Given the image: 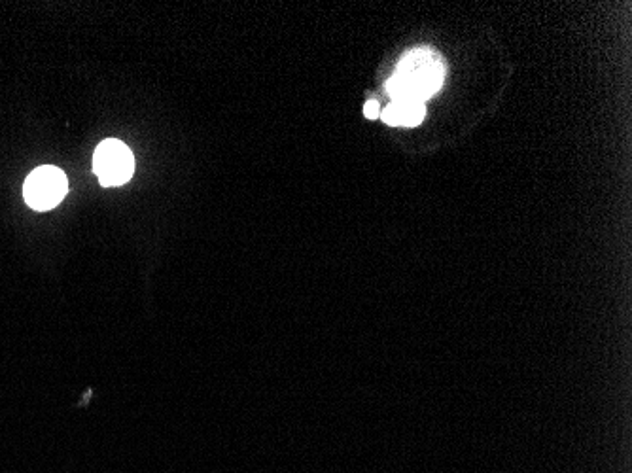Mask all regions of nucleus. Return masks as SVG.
<instances>
[{
	"mask_svg": "<svg viewBox=\"0 0 632 473\" xmlns=\"http://www.w3.org/2000/svg\"><path fill=\"white\" fill-rule=\"evenodd\" d=\"M443 84V69L438 57L428 50L407 53L396 76L390 78L388 91L394 99H428Z\"/></svg>",
	"mask_w": 632,
	"mask_h": 473,
	"instance_id": "f257e3e1",
	"label": "nucleus"
},
{
	"mask_svg": "<svg viewBox=\"0 0 632 473\" xmlns=\"http://www.w3.org/2000/svg\"><path fill=\"white\" fill-rule=\"evenodd\" d=\"M67 190L69 180L65 173L52 165H44L27 176L23 186V197L31 209L50 211L63 201Z\"/></svg>",
	"mask_w": 632,
	"mask_h": 473,
	"instance_id": "f03ea898",
	"label": "nucleus"
},
{
	"mask_svg": "<svg viewBox=\"0 0 632 473\" xmlns=\"http://www.w3.org/2000/svg\"><path fill=\"white\" fill-rule=\"evenodd\" d=\"M93 169L105 188L122 186L133 176L135 159L123 142L108 139L97 146L93 156Z\"/></svg>",
	"mask_w": 632,
	"mask_h": 473,
	"instance_id": "7ed1b4c3",
	"label": "nucleus"
},
{
	"mask_svg": "<svg viewBox=\"0 0 632 473\" xmlns=\"http://www.w3.org/2000/svg\"><path fill=\"white\" fill-rule=\"evenodd\" d=\"M381 118L388 125H419L424 118V103L417 99H394V103L381 112Z\"/></svg>",
	"mask_w": 632,
	"mask_h": 473,
	"instance_id": "20e7f679",
	"label": "nucleus"
},
{
	"mask_svg": "<svg viewBox=\"0 0 632 473\" xmlns=\"http://www.w3.org/2000/svg\"><path fill=\"white\" fill-rule=\"evenodd\" d=\"M379 114H381V105H379V101H375V99H371L364 106V116L369 118V120H375V118H379Z\"/></svg>",
	"mask_w": 632,
	"mask_h": 473,
	"instance_id": "39448f33",
	"label": "nucleus"
}]
</instances>
